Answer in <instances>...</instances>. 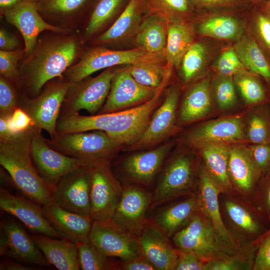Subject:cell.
<instances>
[{
    "instance_id": "d590c367",
    "label": "cell",
    "mask_w": 270,
    "mask_h": 270,
    "mask_svg": "<svg viewBox=\"0 0 270 270\" xmlns=\"http://www.w3.org/2000/svg\"><path fill=\"white\" fill-rule=\"evenodd\" d=\"M196 34L194 24L188 21L168 23L164 51L168 67L178 68L184 55L194 42Z\"/></svg>"
},
{
    "instance_id": "94428289",
    "label": "cell",
    "mask_w": 270,
    "mask_h": 270,
    "mask_svg": "<svg viewBox=\"0 0 270 270\" xmlns=\"http://www.w3.org/2000/svg\"><path fill=\"white\" fill-rule=\"evenodd\" d=\"M10 114H0V140L8 139L14 136L10 128L9 119ZM16 135V134H15Z\"/></svg>"
},
{
    "instance_id": "83f0119b",
    "label": "cell",
    "mask_w": 270,
    "mask_h": 270,
    "mask_svg": "<svg viewBox=\"0 0 270 270\" xmlns=\"http://www.w3.org/2000/svg\"><path fill=\"white\" fill-rule=\"evenodd\" d=\"M146 10L144 0H130L112 25L90 42L92 46H110L122 43L135 36Z\"/></svg>"
},
{
    "instance_id": "f6af8a7d",
    "label": "cell",
    "mask_w": 270,
    "mask_h": 270,
    "mask_svg": "<svg viewBox=\"0 0 270 270\" xmlns=\"http://www.w3.org/2000/svg\"><path fill=\"white\" fill-rule=\"evenodd\" d=\"M25 56L24 48L14 50H0V75L20 91L22 87L18 64Z\"/></svg>"
},
{
    "instance_id": "ac0fdd59",
    "label": "cell",
    "mask_w": 270,
    "mask_h": 270,
    "mask_svg": "<svg viewBox=\"0 0 270 270\" xmlns=\"http://www.w3.org/2000/svg\"><path fill=\"white\" fill-rule=\"evenodd\" d=\"M89 239L107 257L127 260L142 256L137 238L112 221H94Z\"/></svg>"
},
{
    "instance_id": "be15d7a7",
    "label": "cell",
    "mask_w": 270,
    "mask_h": 270,
    "mask_svg": "<svg viewBox=\"0 0 270 270\" xmlns=\"http://www.w3.org/2000/svg\"><path fill=\"white\" fill-rule=\"evenodd\" d=\"M264 10L270 16V0H268L266 2Z\"/></svg>"
},
{
    "instance_id": "30bf717a",
    "label": "cell",
    "mask_w": 270,
    "mask_h": 270,
    "mask_svg": "<svg viewBox=\"0 0 270 270\" xmlns=\"http://www.w3.org/2000/svg\"><path fill=\"white\" fill-rule=\"evenodd\" d=\"M117 70L109 68L95 77L71 82L62 106V114L78 113L82 110L90 115L98 112L107 99Z\"/></svg>"
},
{
    "instance_id": "bcb514c9",
    "label": "cell",
    "mask_w": 270,
    "mask_h": 270,
    "mask_svg": "<svg viewBox=\"0 0 270 270\" xmlns=\"http://www.w3.org/2000/svg\"><path fill=\"white\" fill-rule=\"evenodd\" d=\"M248 30L270 61V16L264 10L258 12L248 22Z\"/></svg>"
},
{
    "instance_id": "d6986e66",
    "label": "cell",
    "mask_w": 270,
    "mask_h": 270,
    "mask_svg": "<svg viewBox=\"0 0 270 270\" xmlns=\"http://www.w3.org/2000/svg\"><path fill=\"white\" fill-rule=\"evenodd\" d=\"M0 254L34 266L46 267L50 265L32 236L20 224L10 220L0 223Z\"/></svg>"
},
{
    "instance_id": "ba28073f",
    "label": "cell",
    "mask_w": 270,
    "mask_h": 270,
    "mask_svg": "<svg viewBox=\"0 0 270 270\" xmlns=\"http://www.w3.org/2000/svg\"><path fill=\"white\" fill-rule=\"evenodd\" d=\"M70 83L64 78H56L47 82L36 97L22 94L18 100V106L30 116L32 126L46 131L50 138L56 134L58 121Z\"/></svg>"
},
{
    "instance_id": "ee69618b",
    "label": "cell",
    "mask_w": 270,
    "mask_h": 270,
    "mask_svg": "<svg viewBox=\"0 0 270 270\" xmlns=\"http://www.w3.org/2000/svg\"><path fill=\"white\" fill-rule=\"evenodd\" d=\"M82 270H114V260L102 254L90 241L76 244Z\"/></svg>"
},
{
    "instance_id": "91938a15",
    "label": "cell",
    "mask_w": 270,
    "mask_h": 270,
    "mask_svg": "<svg viewBox=\"0 0 270 270\" xmlns=\"http://www.w3.org/2000/svg\"><path fill=\"white\" fill-rule=\"evenodd\" d=\"M36 267L24 264L16 260L4 259L0 262V270H34Z\"/></svg>"
},
{
    "instance_id": "277c9868",
    "label": "cell",
    "mask_w": 270,
    "mask_h": 270,
    "mask_svg": "<svg viewBox=\"0 0 270 270\" xmlns=\"http://www.w3.org/2000/svg\"><path fill=\"white\" fill-rule=\"evenodd\" d=\"M218 200L222 220L230 236L241 246L258 248L270 228L266 215L254 203L235 192H220Z\"/></svg>"
},
{
    "instance_id": "e7e4bbea",
    "label": "cell",
    "mask_w": 270,
    "mask_h": 270,
    "mask_svg": "<svg viewBox=\"0 0 270 270\" xmlns=\"http://www.w3.org/2000/svg\"><path fill=\"white\" fill-rule=\"evenodd\" d=\"M28 0V1H30V2H32L36 3L37 2H38L40 0Z\"/></svg>"
},
{
    "instance_id": "7a4b0ae2",
    "label": "cell",
    "mask_w": 270,
    "mask_h": 270,
    "mask_svg": "<svg viewBox=\"0 0 270 270\" xmlns=\"http://www.w3.org/2000/svg\"><path fill=\"white\" fill-rule=\"evenodd\" d=\"M170 78H166L154 96L148 101L128 109L90 116L62 114L56 126V134L99 130L128 147L142 136L151 117L160 103V96Z\"/></svg>"
},
{
    "instance_id": "cb8c5ba5",
    "label": "cell",
    "mask_w": 270,
    "mask_h": 270,
    "mask_svg": "<svg viewBox=\"0 0 270 270\" xmlns=\"http://www.w3.org/2000/svg\"><path fill=\"white\" fill-rule=\"evenodd\" d=\"M29 198L0 189V209L20 220L34 232L52 238H63L45 217L42 206Z\"/></svg>"
},
{
    "instance_id": "603a6c76",
    "label": "cell",
    "mask_w": 270,
    "mask_h": 270,
    "mask_svg": "<svg viewBox=\"0 0 270 270\" xmlns=\"http://www.w3.org/2000/svg\"><path fill=\"white\" fill-rule=\"evenodd\" d=\"M96 0H40L38 11L48 24L64 29L80 30Z\"/></svg>"
},
{
    "instance_id": "5bb4252c",
    "label": "cell",
    "mask_w": 270,
    "mask_h": 270,
    "mask_svg": "<svg viewBox=\"0 0 270 270\" xmlns=\"http://www.w3.org/2000/svg\"><path fill=\"white\" fill-rule=\"evenodd\" d=\"M172 146V143L168 142L132 154L117 164V172L128 182L150 188L153 185Z\"/></svg>"
},
{
    "instance_id": "9a60e30c",
    "label": "cell",
    "mask_w": 270,
    "mask_h": 270,
    "mask_svg": "<svg viewBox=\"0 0 270 270\" xmlns=\"http://www.w3.org/2000/svg\"><path fill=\"white\" fill-rule=\"evenodd\" d=\"M228 174L234 192L254 203L262 174L246 144H230Z\"/></svg>"
},
{
    "instance_id": "7c38bea8",
    "label": "cell",
    "mask_w": 270,
    "mask_h": 270,
    "mask_svg": "<svg viewBox=\"0 0 270 270\" xmlns=\"http://www.w3.org/2000/svg\"><path fill=\"white\" fill-rule=\"evenodd\" d=\"M30 152L33 162L40 176L51 191L66 174L86 166L81 161L62 154L50 146L41 131L32 126Z\"/></svg>"
},
{
    "instance_id": "f546056e",
    "label": "cell",
    "mask_w": 270,
    "mask_h": 270,
    "mask_svg": "<svg viewBox=\"0 0 270 270\" xmlns=\"http://www.w3.org/2000/svg\"><path fill=\"white\" fill-rule=\"evenodd\" d=\"M210 78H204L194 83L185 94L179 112L182 124H190L207 116L212 111L214 102Z\"/></svg>"
},
{
    "instance_id": "5b68a950",
    "label": "cell",
    "mask_w": 270,
    "mask_h": 270,
    "mask_svg": "<svg viewBox=\"0 0 270 270\" xmlns=\"http://www.w3.org/2000/svg\"><path fill=\"white\" fill-rule=\"evenodd\" d=\"M201 159L196 152L181 150L166 160L160 176L152 192L150 208L184 196L197 194Z\"/></svg>"
},
{
    "instance_id": "44dd1931",
    "label": "cell",
    "mask_w": 270,
    "mask_h": 270,
    "mask_svg": "<svg viewBox=\"0 0 270 270\" xmlns=\"http://www.w3.org/2000/svg\"><path fill=\"white\" fill-rule=\"evenodd\" d=\"M1 17L15 26L22 36L25 56L34 48L40 34L46 30L68 32V30L47 22L40 14L36 2L24 0L12 8L2 14Z\"/></svg>"
},
{
    "instance_id": "3957f363",
    "label": "cell",
    "mask_w": 270,
    "mask_h": 270,
    "mask_svg": "<svg viewBox=\"0 0 270 270\" xmlns=\"http://www.w3.org/2000/svg\"><path fill=\"white\" fill-rule=\"evenodd\" d=\"M32 130V126L24 132L0 140V164L22 194L42 206L52 203V191L38 174L31 157Z\"/></svg>"
},
{
    "instance_id": "6f0895ef",
    "label": "cell",
    "mask_w": 270,
    "mask_h": 270,
    "mask_svg": "<svg viewBox=\"0 0 270 270\" xmlns=\"http://www.w3.org/2000/svg\"><path fill=\"white\" fill-rule=\"evenodd\" d=\"M192 6L198 8L213 10L234 5L240 0H188Z\"/></svg>"
},
{
    "instance_id": "6da1fadb",
    "label": "cell",
    "mask_w": 270,
    "mask_h": 270,
    "mask_svg": "<svg viewBox=\"0 0 270 270\" xmlns=\"http://www.w3.org/2000/svg\"><path fill=\"white\" fill-rule=\"evenodd\" d=\"M86 48L78 30L43 32L32 51L19 62L20 91L30 98L36 97L47 82L64 78L65 72L78 61Z\"/></svg>"
},
{
    "instance_id": "7402d4cb",
    "label": "cell",
    "mask_w": 270,
    "mask_h": 270,
    "mask_svg": "<svg viewBox=\"0 0 270 270\" xmlns=\"http://www.w3.org/2000/svg\"><path fill=\"white\" fill-rule=\"evenodd\" d=\"M182 139L191 147L208 142H247L241 116L224 118L198 125L185 132Z\"/></svg>"
},
{
    "instance_id": "816d5d0a",
    "label": "cell",
    "mask_w": 270,
    "mask_h": 270,
    "mask_svg": "<svg viewBox=\"0 0 270 270\" xmlns=\"http://www.w3.org/2000/svg\"><path fill=\"white\" fill-rule=\"evenodd\" d=\"M246 146L263 175L270 168V142L248 144Z\"/></svg>"
},
{
    "instance_id": "03108f58",
    "label": "cell",
    "mask_w": 270,
    "mask_h": 270,
    "mask_svg": "<svg viewBox=\"0 0 270 270\" xmlns=\"http://www.w3.org/2000/svg\"><path fill=\"white\" fill-rule=\"evenodd\" d=\"M268 104H269L270 107V100H269V101H268Z\"/></svg>"
},
{
    "instance_id": "e0dca14e",
    "label": "cell",
    "mask_w": 270,
    "mask_h": 270,
    "mask_svg": "<svg viewBox=\"0 0 270 270\" xmlns=\"http://www.w3.org/2000/svg\"><path fill=\"white\" fill-rule=\"evenodd\" d=\"M160 87L142 86L135 80L127 68L118 69L107 99L98 114L122 110L145 103L154 96Z\"/></svg>"
},
{
    "instance_id": "836d02e7",
    "label": "cell",
    "mask_w": 270,
    "mask_h": 270,
    "mask_svg": "<svg viewBox=\"0 0 270 270\" xmlns=\"http://www.w3.org/2000/svg\"><path fill=\"white\" fill-rule=\"evenodd\" d=\"M196 33L204 37L222 40L236 42L246 32L244 22L238 18L226 14L206 16L193 24Z\"/></svg>"
},
{
    "instance_id": "e575fe53",
    "label": "cell",
    "mask_w": 270,
    "mask_h": 270,
    "mask_svg": "<svg viewBox=\"0 0 270 270\" xmlns=\"http://www.w3.org/2000/svg\"><path fill=\"white\" fill-rule=\"evenodd\" d=\"M232 46L244 68L262 78L270 88V61L248 30Z\"/></svg>"
},
{
    "instance_id": "680465c9",
    "label": "cell",
    "mask_w": 270,
    "mask_h": 270,
    "mask_svg": "<svg viewBox=\"0 0 270 270\" xmlns=\"http://www.w3.org/2000/svg\"><path fill=\"white\" fill-rule=\"evenodd\" d=\"M20 42L13 34L5 29H0V50L4 51L14 50L19 48Z\"/></svg>"
},
{
    "instance_id": "9c48e42d",
    "label": "cell",
    "mask_w": 270,
    "mask_h": 270,
    "mask_svg": "<svg viewBox=\"0 0 270 270\" xmlns=\"http://www.w3.org/2000/svg\"><path fill=\"white\" fill-rule=\"evenodd\" d=\"M154 54L137 48L129 50H114L103 46L86 48L78 61L65 72L64 78L69 82H77L100 70L136 64Z\"/></svg>"
},
{
    "instance_id": "f1b7e54d",
    "label": "cell",
    "mask_w": 270,
    "mask_h": 270,
    "mask_svg": "<svg viewBox=\"0 0 270 270\" xmlns=\"http://www.w3.org/2000/svg\"><path fill=\"white\" fill-rule=\"evenodd\" d=\"M42 208L45 217L62 238L76 244L90 242L94 222L90 216L68 211L52 202Z\"/></svg>"
},
{
    "instance_id": "7bdbcfd3",
    "label": "cell",
    "mask_w": 270,
    "mask_h": 270,
    "mask_svg": "<svg viewBox=\"0 0 270 270\" xmlns=\"http://www.w3.org/2000/svg\"><path fill=\"white\" fill-rule=\"evenodd\" d=\"M210 86L214 103L220 110L228 111L236 106L237 90L233 76L215 74L210 80Z\"/></svg>"
},
{
    "instance_id": "c3c4849f",
    "label": "cell",
    "mask_w": 270,
    "mask_h": 270,
    "mask_svg": "<svg viewBox=\"0 0 270 270\" xmlns=\"http://www.w3.org/2000/svg\"><path fill=\"white\" fill-rule=\"evenodd\" d=\"M256 254H244L206 262L204 270H252Z\"/></svg>"
},
{
    "instance_id": "4dcf8cb0",
    "label": "cell",
    "mask_w": 270,
    "mask_h": 270,
    "mask_svg": "<svg viewBox=\"0 0 270 270\" xmlns=\"http://www.w3.org/2000/svg\"><path fill=\"white\" fill-rule=\"evenodd\" d=\"M32 236L50 264L59 270H80L76 244L38 234Z\"/></svg>"
},
{
    "instance_id": "d6a6232c",
    "label": "cell",
    "mask_w": 270,
    "mask_h": 270,
    "mask_svg": "<svg viewBox=\"0 0 270 270\" xmlns=\"http://www.w3.org/2000/svg\"><path fill=\"white\" fill-rule=\"evenodd\" d=\"M125 0H96L79 31L86 44L106 30L121 14Z\"/></svg>"
},
{
    "instance_id": "7dc6e473",
    "label": "cell",
    "mask_w": 270,
    "mask_h": 270,
    "mask_svg": "<svg viewBox=\"0 0 270 270\" xmlns=\"http://www.w3.org/2000/svg\"><path fill=\"white\" fill-rule=\"evenodd\" d=\"M212 68L216 74L232 76L246 70L232 46L224 48L220 52L213 61Z\"/></svg>"
},
{
    "instance_id": "9f6ffc18",
    "label": "cell",
    "mask_w": 270,
    "mask_h": 270,
    "mask_svg": "<svg viewBox=\"0 0 270 270\" xmlns=\"http://www.w3.org/2000/svg\"><path fill=\"white\" fill-rule=\"evenodd\" d=\"M114 270H156L155 268L142 256L114 260Z\"/></svg>"
},
{
    "instance_id": "f907efd6",
    "label": "cell",
    "mask_w": 270,
    "mask_h": 270,
    "mask_svg": "<svg viewBox=\"0 0 270 270\" xmlns=\"http://www.w3.org/2000/svg\"><path fill=\"white\" fill-rule=\"evenodd\" d=\"M254 203L266 215L270 223V168L262 176Z\"/></svg>"
},
{
    "instance_id": "4316f807",
    "label": "cell",
    "mask_w": 270,
    "mask_h": 270,
    "mask_svg": "<svg viewBox=\"0 0 270 270\" xmlns=\"http://www.w3.org/2000/svg\"><path fill=\"white\" fill-rule=\"evenodd\" d=\"M222 190L207 170L201 160L198 170V187L197 196L199 211L207 218L219 234L228 242L248 249L238 244L230 236L223 223L220 209L219 195Z\"/></svg>"
},
{
    "instance_id": "8fae6325",
    "label": "cell",
    "mask_w": 270,
    "mask_h": 270,
    "mask_svg": "<svg viewBox=\"0 0 270 270\" xmlns=\"http://www.w3.org/2000/svg\"><path fill=\"white\" fill-rule=\"evenodd\" d=\"M110 164L105 163L91 168L90 216L94 221H111L122 194L123 186Z\"/></svg>"
},
{
    "instance_id": "74e56055",
    "label": "cell",
    "mask_w": 270,
    "mask_h": 270,
    "mask_svg": "<svg viewBox=\"0 0 270 270\" xmlns=\"http://www.w3.org/2000/svg\"><path fill=\"white\" fill-rule=\"evenodd\" d=\"M211 51L204 42H194L184 55L179 66V76L184 85L202 78L211 60Z\"/></svg>"
},
{
    "instance_id": "681fc988",
    "label": "cell",
    "mask_w": 270,
    "mask_h": 270,
    "mask_svg": "<svg viewBox=\"0 0 270 270\" xmlns=\"http://www.w3.org/2000/svg\"><path fill=\"white\" fill-rule=\"evenodd\" d=\"M17 89L6 78L0 76V112L10 114L18 106Z\"/></svg>"
},
{
    "instance_id": "d4e9b609",
    "label": "cell",
    "mask_w": 270,
    "mask_h": 270,
    "mask_svg": "<svg viewBox=\"0 0 270 270\" xmlns=\"http://www.w3.org/2000/svg\"><path fill=\"white\" fill-rule=\"evenodd\" d=\"M137 240L142 255L156 270H174L178 250L148 218Z\"/></svg>"
},
{
    "instance_id": "8d00e7d4",
    "label": "cell",
    "mask_w": 270,
    "mask_h": 270,
    "mask_svg": "<svg viewBox=\"0 0 270 270\" xmlns=\"http://www.w3.org/2000/svg\"><path fill=\"white\" fill-rule=\"evenodd\" d=\"M168 23L160 17L149 14L142 20L135 36V44L150 54L163 53L166 45Z\"/></svg>"
},
{
    "instance_id": "52a82bcc",
    "label": "cell",
    "mask_w": 270,
    "mask_h": 270,
    "mask_svg": "<svg viewBox=\"0 0 270 270\" xmlns=\"http://www.w3.org/2000/svg\"><path fill=\"white\" fill-rule=\"evenodd\" d=\"M46 140L55 150L78 160L90 168L110 163L124 146L104 132L99 130L56 134Z\"/></svg>"
},
{
    "instance_id": "60d3db41",
    "label": "cell",
    "mask_w": 270,
    "mask_h": 270,
    "mask_svg": "<svg viewBox=\"0 0 270 270\" xmlns=\"http://www.w3.org/2000/svg\"><path fill=\"white\" fill-rule=\"evenodd\" d=\"M258 76L247 70L233 76L236 90L244 102L252 106L269 101L270 96Z\"/></svg>"
},
{
    "instance_id": "ffe728a7",
    "label": "cell",
    "mask_w": 270,
    "mask_h": 270,
    "mask_svg": "<svg viewBox=\"0 0 270 270\" xmlns=\"http://www.w3.org/2000/svg\"><path fill=\"white\" fill-rule=\"evenodd\" d=\"M179 96L178 86H174L168 89L162 102L154 112L142 136L127 150H135L156 145L172 134L176 128Z\"/></svg>"
},
{
    "instance_id": "ab89813d",
    "label": "cell",
    "mask_w": 270,
    "mask_h": 270,
    "mask_svg": "<svg viewBox=\"0 0 270 270\" xmlns=\"http://www.w3.org/2000/svg\"><path fill=\"white\" fill-rule=\"evenodd\" d=\"M132 76L142 86L158 88L171 74L172 68L167 66L163 53L154 54L140 62L127 68Z\"/></svg>"
},
{
    "instance_id": "1f68e13d",
    "label": "cell",
    "mask_w": 270,
    "mask_h": 270,
    "mask_svg": "<svg viewBox=\"0 0 270 270\" xmlns=\"http://www.w3.org/2000/svg\"><path fill=\"white\" fill-rule=\"evenodd\" d=\"M229 145L223 143L208 142L197 144L192 147L200 157L208 172L222 188V192H234L228 174Z\"/></svg>"
},
{
    "instance_id": "484cf974",
    "label": "cell",
    "mask_w": 270,
    "mask_h": 270,
    "mask_svg": "<svg viewBox=\"0 0 270 270\" xmlns=\"http://www.w3.org/2000/svg\"><path fill=\"white\" fill-rule=\"evenodd\" d=\"M176 200L158 208L148 219L170 240L186 227L199 211L197 194Z\"/></svg>"
},
{
    "instance_id": "8992f818",
    "label": "cell",
    "mask_w": 270,
    "mask_h": 270,
    "mask_svg": "<svg viewBox=\"0 0 270 270\" xmlns=\"http://www.w3.org/2000/svg\"><path fill=\"white\" fill-rule=\"evenodd\" d=\"M171 239L178 250L192 252L206 262L240 254H256L257 250L240 248L226 242L200 211Z\"/></svg>"
},
{
    "instance_id": "2e32d148",
    "label": "cell",
    "mask_w": 270,
    "mask_h": 270,
    "mask_svg": "<svg viewBox=\"0 0 270 270\" xmlns=\"http://www.w3.org/2000/svg\"><path fill=\"white\" fill-rule=\"evenodd\" d=\"M152 192L134 184L123 186L122 194L111 221L136 238L147 220Z\"/></svg>"
},
{
    "instance_id": "f5cc1de1",
    "label": "cell",
    "mask_w": 270,
    "mask_h": 270,
    "mask_svg": "<svg viewBox=\"0 0 270 270\" xmlns=\"http://www.w3.org/2000/svg\"><path fill=\"white\" fill-rule=\"evenodd\" d=\"M252 270H270V228L260 241Z\"/></svg>"
},
{
    "instance_id": "b9f144b4",
    "label": "cell",
    "mask_w": 270,
    "mask_h": 270,
    "mask_svg": "<svg viewBox=\"0 0 270 270\" xmlns=\"http://www.w3.org/2000/svg\"><path fill=\"white\" fill-rule=\"evenodd\" d=\"M146 11L168 23L188 21L192 6L188 0H144Z\"/></svg>"
},
{
    "instance_id": "f35d334b",
    "label": "cell",
    "mask_w": 270,
    "mask_h": 270,
    "mask_svg": "<svg viewBox=\"0 0 270 270\" xmlns=\"http://www.w3.org/2000/svg\"><path fill=\"white\" fill-rule=\"evenodd\" d=\"M242 118L244 131L248 144L270 142V107L268 102L251 106Z\"/></svg>"
},
{
    "instance_id": "6125c7cd",
    "label": "cell",
    "mask_w": 270,
    "mask_h": 270,
    "mask_svg": "<svg viewBox=\"0 0 270 270\" xmlns=\"http://www.w3.org/2000/svg\"><path fill=\"white\" fill-rule=\"evenodd\" d=\"M24 0H0V14L15 7Z\"/></svg>"
},
{
    "instance_id": "4fadbf2b",
    "label": "cell",
    "mask_w": 270,
    "mask_h": 270,
    "mask_svg": "<svg viewBox=\"0 0 270 270\" xmlns=\"http://www.w3.org/2000/svg\"><path fill=\"white\" fill-rule=\"evenodd\" d=\"M91 168L82 166L63 176L52 191V202L77 214L90 216Z\"/></svg>"
},
{
    "instance_id": "db71d44e",
    "label": "cell",
    "mask_w": 270,
    "mask_h": 270,
    "mask_svg": "<svg viewBox=\"0 0 270 270\" xmlns=\"http://www.w3.org/2000/svg\"><path fill=\"white\" fill-rule=\"evenodd\" d=\"M9 126L12 132L15 135L28 130L32 126V122L30 116L18 106L10 116Z\"/></svg>"
},
{
    "instance_id": "11a10c76",
    "label": "cell",
    "mask_w": 270,
    "mask_h": 270,
    "mask_svg": "<svg viewBox=\"0 0 270 270\" xmlns=\"http://www.w3.org/2000/svg\"><path fill=\"white\" fill-rule=\"evenodd\" d=\"M206 262L194 254L178 250L174 270H204Z\"/></svg>"
}]
</instances>
